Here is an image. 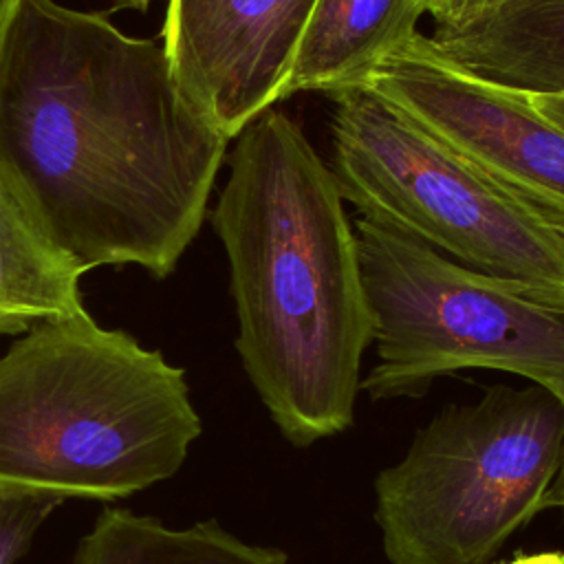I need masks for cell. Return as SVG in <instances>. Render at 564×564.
Listing matches in <instances>:
<instances>
[{
	"label": "cell",
	"instance_id": "obj_1",
	"mask_svg": "<svg viewBox=\"0 0 564 564\" xmlns=\"http://www.w3.org/2000/svg\"><path fill=\"white\" fill-rule=\"evenodd\" d=\"M229 139L163 46L106 15L20 0L0 53V183L82 273L167 278L196 238Z\"/></svg>",
	"mask_w": 564,
	"mask_h": 564
},
{
	"label": "cell",
	"instance_id": "obj_2",
	"mask_svg": "<svg viewBox=\"0 0 564 564\" xmlns=\"http://www.w3.org/2000/svg\"><path fill=\"white\" fill-rule=\"evenodd\" d=\"M229 260L236 348L293 445L350 427L372 317L333 170L269 108L238 137L212 212Z\"/></svg>",
	"mask_w": 564,
	"mask_h": 564
},
{
	"label": "cell",
	"instance_id": "obj_3",
	"mask_svg": "<svg viewBox=\"0 0 564 564\" xmlns=\"http://www.w3.org/2000/svg\"><path fill=\"white\" fill-rule=\"evenodd\" d=\"M183 368L88 311L0 357V487L117 500L174 476L200 436Z\"/></svg>",
	"mask_w": 564,
	"mask_h": 564
},
{
	"label": "cell",
	"instance_id": "obj_4",
	"mask_svg": "<svg viewBox=\"0 0 564 564\" xmlns=\"http://www.w3.org/2000/svg\"><path fill=\"white\" fill-rule=\"evenodd\" d=\"M564 405L546 388L494 386L416 432L377 476L392 564H485L542 505L560 467Z\"/></svg>",
	"mask_w": 564,
	"mask_h": 564
},
{
	"label": "cell",
	"instance_id": "obj_5",
	"mask_svg": "<svg viewBox=\"0 0 564 564\" xmlns=\"http://www.w3.org/2000/svg\"><path fill=\"white\" fill-rule=\"evenodd\" d=\"M333 174L361 218L564 315V234L368 88L335 97Z\"/></svg>",
	"mask_w": 564,
	"mask_h": 564
},
{
	"label": "cell",
	"instance_id": "obj_6",
	"mask_svg": "<svg viewBox=\"0 0 564 564\" xmlns=\"http://www.w3.org/2000/svg\"><path fill=\"white\" fill-rule=\"evenodd\" d=\"M355 236L377 346L361 379L370 399L414 397L467 368L511 372L562 397L564 315L399 229L359 218Z\"/></svg>",
	"mask_w": 564,
	"mask_h": 564
},
{
	"label": "cell",
	"instance_id": "obj_7",
	"mask_svg": "<svg viewBox=\"0 0 564 564\" xmlns=\"http://www.w3.org/2000/svg\"><path fill=\"white\" fill-rule=\"evenodd\" d=\"M368 90L564 234V128L542 115L529 93L460 68L423 33Z\"/></svg>",
	"mask_w": 564,
	"mask_h": 564
},
{
	"label": "cell",
	"instance_id": "obj_8",
	"mask_svg": "<svg viewBox=\"0 0 564 564\" xmlns=\"http://www.w3.org/2000/svg\"><path fill=\"white\" fill-rule=\"evenodd\" d=\"M317 0H167L163 53L176 86L225 139L280 101Z\"/></svg>",
	"mask_w": 564,
	"mask_h": 564
},
{
	"label": "cell",
	"instance_id": "obj_9",
	"mask_svg": "<svg viewBox=\"0 0 564 564\" xmlns=\"http://www.w3.org/2000/svg\"><path fill=\"white\" fill-rule=\"evenodd\" d=\"M434 48L460 68L529 95H564V0H487L434 26Z\"/></svg>",
	"mask_w": 564,
	"mask_h": 564
},
{
	"label": "cell",
	"instance_id": "obj_10",
	"mask_svg": "<svg viewBox=\"0 0 564 564\" xmlns=\"http://www.w3.org/2000/svg\"><path fill=\"white\" fill-rule=\"evenodd\" d=\"M421 0H317L280 101L306 93L333 97L368 88L419 33Z\"/></svg>",
	"mask_w": 564,
	"mask_h": 564
},
{
	"label": "cell",
	"instance_id": "obj_11",
	"mask_svg": "<svg viewBox=\"0 0 564 564\" xmlns=\"http://www.w3.org/2000/svg\"><path fill=\"white\" fill-rule=\"evenodd\" d=\"M73 564H289L280 549L238 540L216 520L172 529L130 509H106L79 540Z\"/></svg>",
	"mask_w": 564,
	"mask_h": 564
},
{
	"label": "cell",
	"instance_id": "obj_12",
	"mask_svg": "<svg viewBox=\"0 0 564 564\" xmlns=\"http://www.w3.org/2000/svg\"><path fill=\"white\" fill-rule=\"evenodd\" d=\"M79 278L82 271L31 225L0 183V335L86 311Z\"/></svg>",
	"mask_w": 564,
	"mask_h": 564
},
{
	"label": "cell",
	"instance_id": "obj_13",
	"mask_svg": "<svg viewBox=\"0 0 564 564\" xmlns=\"http://www.w3.org/2000/svg\"><path fill=\"white\" fill-rule=\"evenodd\" d=\"M62 498L0 487V564H18Z\"/></svg>",
	"mask_w": 564,
	"mask_h": 564
},
{
	"label": "cell",
	"instance_id": "obj_14",
	"mask_svg": "<svg viewBox=\"0 0 564 564\" xmlns=\"http://www.w3.org/2000/svg\"><path fill=\"white\" fill-rule=\"evenodd\" d=\"M487 0H421L423 11L434 18V26H445L463 20Z\"/></svg>",
	"mask_w": 564,
	"mask_h": 564
},
{
	"label": "cell",
	"instance_id": "obj_15",
	"mask_svg": "<svg viewBox=\"0 0 564 564\" xmlns=\"http://www.w3.org/2000/svg\"><path fill=\"white\" fill-rule=\"evenodd\" d=\"M562 405H564V392L560 397ZM553 507H564V445H562V456H560V467L553 476V482L549 487V491L544 494L542 498V505H540V511L544 509H553Z\"/></svg>",
	"mask_w": 564,
	"mask_h": 564
},
{
	"label": "cell",
	"instance_id": "obj_16",
	"mask_svg": "<svg viewBox=\"0 0 564 564\" xmlns=\"http://www.w3.org/2000/svg\"><path fill=\"white\" fill-rule=\"evenodd\" d=\"M535 108L564 128V95H531Z\"/></svg>",
	"mask_w": 564,
	"mask_h": 564
},
{
	"label": "cell",
	"instance_id": "obj_17",
	"mask_svg": "<svg viewBox=\"0 0 564 564\" xmlns=\"http://www.w3.org/2000/svg\"><path fill=\"white\" fill-rule=\"evenodd\" d=\"M18 7H20V0H0V53H2L4 40L9 35L11 22L18 13Z\"/></svg>",
	"mask_w": 564,
	"mask_h": 564
},
{
	"label": "cell",
	"instance_id": "obj_18",
	"mask_svg": "<svg viewBox=\"0 0 564 564\" xmlns=\"http://www.w3.org/2000/svg\"><path fill=\"white\" fill-rule=\"evenodd\" d=\"M507 564H564V553H533V555H518Z\"/></svg>",
	"mask_w": 564,
	"mask_h": 564
},
{
	"label": "cell",
	"instance_id": "obj_19",
	"mask_svg": "<svg viewBox=\"0 0 564 564\" xmlns=\"http://www.w3.org/2000/svg\"><path fill=\"white\" fill-rule=\"evenodd\" d=\"M110 2L123 9H134V11H145L152 4V0H110Z\"/></svg>",
	"mask_w": 564,
	"mask_h": 564
}]
</instances>
